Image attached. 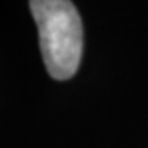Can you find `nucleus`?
Segmentation results:
<instances>
[{"mask_svg": "<svg viewBox=\"0 0 148 148\" xmlns=\"http://www.w3.org/2000/svg\"><path fill=\"white\" fill-rule=\"evenodd\" d=\"M30 10L40 35L48 74L58 81L77 73L82 56V21L69 0H32Z\"/></svg>", "mask_w": 148, "mask_h": 148, "instance_id": "obj_1", "label": "nucleus"}]
</instances>
